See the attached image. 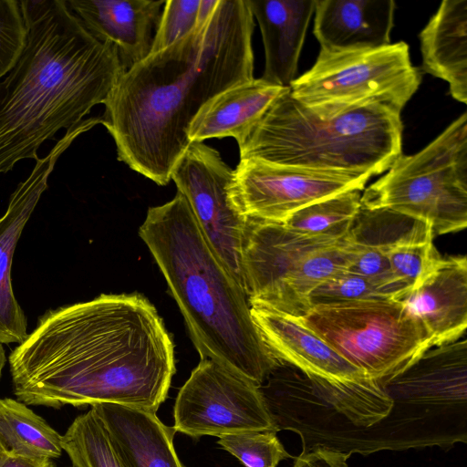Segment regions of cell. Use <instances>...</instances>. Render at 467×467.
I'll return each mask as SVG.
<instances>
[{"mask_svg":"<svg viewBox=\"0 0 467 467\" xmlns=\"http://www.w3.org/2000/svg\"><path fill=\"white\" fill-rule=\"evenodd\" d=\"M366 209H387L428 224L433 235L467 225V113L413 155L400 154L361 194Z\"/></svg>","mask_w":467,"mask_h":467,"instance_id":"52a82bcc","label":"cell"},{"mask_svg":"<svg viewBox=\"0 0 467 467\" xmlns=\"http://www.w3.org/2000/svg\"><path fill=\"white\" fill-rule=\"evenodd\" d=\"M370 178L365 173L285 166L248 158L240 159L229 191L243 216L283 223L316 202L364 190Z\"/></svg>","mask_w":467,"mask_h":467,"instance_id":"7c38bea8","label":"cell"},{"mask_svg":"<svg viewBox=\"0 0 467 467\" xmlns=\"http://www.w3.org/2000/svg\"><path fill=\"white\" fill-rule=\"evenodd\" d=\"M217 443L245 467H277L291 457L271 431H254L219 437Z\"/></svg>","mask_w":467,"mask_h":467,"instance_id":"83f0119b","label":"cell"},{"mask_svg":"<svg viewBox=\"0 0 467 467\" xmlns=\"http://www.w3.org/2000/svg\"><path fill=\"white\" fill-rule=\"evenodd\" d=\"M421 74L400 41L374 48L319 51L313 67L290 85V95L321 118L368 105L400 113L418 90Z\"/></svg>","mask_w":467,"mask_h":467,"instance_id":"9c48e42d","label":"cell"},{"mask_svg":"<svg viewBox=\"0 0 467 467\" xmlns=\"http://www.w3.org/2000/svg\"><path fill=\"white\" fill-rule=\"evenodd\" d=\"M423 326L431 347L454 342L467 327V259L441 257L432 272L400 299Z\"/></svg>","mask_w":467,"mask_h":467,"instance_id":"2e32d148","label":"cell"},{"mask_svg":"<svg viewBox=\"0 0 467 467\" xmlns=\"http://www.w3.org/2000/svg\"><path fill=\"white\" fill-rule=\"evenodd\" d=\"M233 176L234 170L216 150L192 141L175 164L171 180L187 199L222 263L244 288L242 249L246 217L231 200Z\"/></svg>","mask_w":467,"mask_h":467,"instance_id":"4fadbf2b","label":"cell"},{"mask_svg":"<svg viewBox=\"0 0 467 467\" xmlns=\"http://www.w3.org/2000/svg\"><path fill=\"white\" fill-rule=\"evenodd\" d=\"M26 36L20 1L0 0V78L18 60L26 46Z\"/></svg>","mask_w":467,"mask_h":467,"instance_id":"4dcf8cb0","label":"cell"},{"mask_svg":"<svg viewBox=\"0 0 467 467\" xmlns=\"http://www.w3.org/2000/svg\"><path fill=\"white\" fill-rule=\"evenodd\" d=\"M27 36L0 82V173L61 129L105 104L127 70L115 46L93 36L65 0L20 1Z\"/></svg>","mask_w":467,"mask_h":467,"instance_id":"277c9868","label":"cell"},{"mask_svg":"<svg viewBox=\"0 0 467 467\" xmlns=\"http://www.w3.org/2000/svg\"><path fill=\"white\" fill-rule=\"evenodd\" d=\"M424 72L449 83L467 103V0H444L419 34Z\"/></svg>","mask_w":467,"mask_h":467,"instance_id":"7402d4cb","label":"cell"},{"mask_svg":"<svg viewBox=\"0 0 467 467\" xmlns=\"http://www.w3.org/2000/svg\"><path fill=\"white\" fill-rule=\"evenodd\" d=\"M433 238L431 228L417 221L409 232L389 245L388 259L391 272L409 291L425 280L441 258Z\"/></svg>","mask_w":467,"mask_h":467,"instance_id":"4316f807","label":"cell"},{"mask_svg":"<svg viewBox=\"0 0 467 467\" xmlns=\"http://www.w3.org/2000/svg\"><path fill=\"white\" fill-rule=\"evenodd\" d=\"M126 467H185L173 445L176 431L155 412L114 403L91 406Z\"/></svg>","mask_w":467,"mask_h":467,"instance_id":"44dd1931","label":"cell"},{"mask_svg":"<svg viewBox=\"0 0 467 467\" xmlns=\"http://www.w3.org/2000/svg\"><path fill=\"white\" fill-rule=\"evenodd\" d=\"M259 24L265 48L262 79L289 88L297 65L316 0H248Z\"/></svg>","mask_w":467,"mask_h":467,"instance_id":"d6986e66","label":"cell"},{"mask_svg":"<svg viewBox=\"0 0 467 467\" xmlns=\"http://www.w3.org/2000/svg\"><path fill=\"white\" fill-rule=\"evenodd\" d=\"M61 436L28 405L0 398V443L7 454L57 459L63 452Z\"/></svg>","mask_w":467,"mask_h":467,"instance_id":"cb8c5ba5","label":"cell"},{"mask_svg":"<svg viewBox=\"0 0 467 467\" xmlns=\"http://www.w3.org/2000/svg\"><path fill=\"white\" fill-rule=\"evenodd\" d=\"M139 234L201 358L263 384L279 362L260 335L245 291L211 246L183 194L149 208Z\"/></svg>","mask_w":467,"mask_h":467,"instance_id":"5b68a950","label":"cell"},{"mask_svg":"<svg viewBox=\"0 0 467 467\" xmlns=\"http://www.w3.org/2000/svg\"><path fill=\"white\" fill-rule=\"evenodd\" d=\"M53 467H57L56 464ZM68 467H73V466H68Z\"/></svg>","mask_w":467,"mask_h":467,"instance_id":"e575fe53","label":"cell"},{"mask_svg":"<svg viewBox=\"0 0 467 467\" xmlns=\"http://www.w3.org/2000/svg\"><path fill=\"white\" fill-rule=\"evenodd\" d=\"M249 304L260 335L278 362L334 382L367 377L309 329L299 317L259 303Z\"/></svg>","mask_w":467,"mask_h":467,"instance_id":"9a60e30c","label":"cell"},{"mask_svg":"<svg viewBox=\"0 0 467 467\" xmlns=\"http://www.w3.org/2000/svg\"><path fill=\"white\" fill-rule=\"evenodd\" d=\"M7 360L16 400L56 410L114 403L156 413L175 373L172 340L139 294L47 310Z\"/></svg>","mask_w":467,"mask_h":467,"instance_id":"7a4b0ae2","label":"cell"},{"mask_svg":"<svg viewBox=\"0 0 467 467\" xmlns=\"http://www.w3.org/2000/svg\"><path fill=\"white\" fill-rule=\"evenodd\" d=\"M98 40L115 46L126 69L150 52L165 1L65 0Z\"/></svg>","mask_w":467,"mask_h":467,"instance_id":"e0dca14e","label":"cell"},{"mask_svg":"<svg viewBox=\"0 0 467 467\" xmlns=\"http://www.w3.org/2000/svg\"><path fill=\"white\" fill-rule=\"evenodd\" d=\"M278 431L302 453L367 455L467 441V341L433 347L396 374L328 381L279 363L259 386Z\"/></svg>","mask_w":467,"mask_h":467,"instance_id":"6da1fadb","label":"cell"},{"mask_svg":"<svg viewBox=\"0 0 467 467\" xmlns=\"http://www.w3.org/2000/svg\"><path fill=\"white\" fill-rule=\"evenodd\" d=\"M96 125L86 119L67 130L52 150L38 158L30 175L12 193L0 217V344L22 343L27 337L26 317L13 291L11 267L16 244L31 217L59 156L81 133Z\"/></svg>","mask_w":467,"mask_h":467,"instance_id":"5bb4252c","label":"cell"},{"mask_svg":"<svg viewBox=\"0 0 467 467\" xmlns=\"http://www.w3.org/2000/svg\"><path fill=\"white\" fill-rule=\"evenodd\" d=\"M360 192L348 191L316 202L296 211L283 223L306 234L344 238L360 211Z\"/></svg>","mask_w":467,"mask_h":467,"instance_id":"484cf974","label":"cell"},{"mask_svg":"<svg viewBox=\"0 0 467 467\" xmlns=\"http://www.w3.org/2000/svg\"><path fill=\"white\" fill-rule=\"evenodd\" d=\"M6 455H7L6 451L5 450V448L0 443V464L3 462V461L5 460Z\"/></svg>","mask_w":467,"mask_h":467,"instance_id":"836d02e7","label":"cell"},{"mask_svg":"<svg viewBox=\"0 0 467 467\" xmlns=\"http://www.w3.org/2000/svg\"><path fill=\"white\" fill-rule=\"evenodd\" d=\"M417 220L387 209L361 206L344 238L348 252L345 271L362 275L384 288L394 299L409 289L393 275L389 259V245L409 232Z\"/></svg>","mask_w":467,"mask_h":467,"instance_id":"ffe728a7","label":"cell"},{"mask_svg":"<svg viewBox=\"0 0 467 467\" xmlns=\"http://www.w3.org/2000/svg\"><path fill=\"white\" fill-rule=\"evenodd\" d=\"M344 238L306 234L282 223L246 217L242 270L248 301L304 316L314 289L346 269Z\"/></svg>","mask_w":467,"mask_h":467,"instance_id":"ba28073f","label":"cell"},{"mask_svg":"<svg viewBox=\"0 0 467 467\" xmlns=\"http://www.w3.org/2000/svg\"><path fill=\"white\" fill-rule=\"evenodd\" d=\"M372 299H394L371 280L341 271L320 284L310 295L311 306Z\"/></svg>","mask_w":467,"mask_h":467,"instance_id":"f1b7e54d","label":"cell"},{"mask_svg":"<svg viewBox=\"0 0 467 467\" xmlns=\"http://www.w3.org/2000/svg\"><path fill=\"white\" fill-rule=\"evenodd\" d=\"M392 0H316L313 34L320 50L374 49L390 43Z\"/></svg>","mask_w":467,"mask_h":467,"instance_id":"ac0fdd59","label":"cell"},{"mask_svg":"<svg viewBox=\"0 0 467 467\" xmlns=\"http://www.w3.org/2000/svg\"><path fill=\"white\" fill-rule=\"evenodd\" d=\"M55 462L50 459L26 458L7 454L0 467H53Z\"/></svg>","mask_w":467,"mask_h":467,"instance_id":"d6a6232c","label":"cell"},{"mask_svg":"<svg viewBox=\"0 0 467 467\" xmlns=\"http://www.w3.org/2000/svg\"><path fill=\"white\" fill-rule=\"evenodd\" d=\"M254 19L248 0H218L188 35L123 73L100 117L119 161L158 185L170 182L202 106L254 78Z\"/></svg>","mask_w":467,"mask_h":467,"instance_id":"3957f363","label":"cell"},{"mask_svg":"<svg viewBox=\"0 0 467 467\" xmlns=\"http://www.w3.org/2000/svg\"><path fill=\"white\" fill-rule=\"evenodd\" d=\"M289 89L261 78L229 88L202 106L190 125L188 138L192 142L224 137L238 140Z\"/></svg>","mask_w":467,"mask_h":467,"instance_id":"603a6c76","label":"cell"},{"mask_svg":"<svg viewBox=\"0 0 467 467\" xmlns=\"http://www.w3.org/2000/svg\"><path fill=\"white\" fill-rule=\"evenodd\" d=\"M289 90L236 140L240 159L372 177L388 171L402 154L400 112L368 105L321 118Z\"/></svg>","mask_w":467,"mask_h":467,"instance_id":"8992f818","label":"cell"},{"mask_svg":"<svg viewBox=\"0 0 467 467\" xmlns=\"http://www.w3.org/2000/svg\"><path fill=\"white\" fill-rule=\"evenodd\" d=\"M348 457L344 454L323 449L301 453L294 467H348Z\"/></svg>","mask_w":467,"mask_h":467,"instance_id":"1f68e13d","label":"cell"},{"mask_svg":"<svg viewBox=\"0 0 467 467\" xmlns=\"http://www.w3.org/2000/svg\"><path fill=\"white\" fill-rule=\"evenodd\" d=\"M299 318L373 379L398 373L432 348L420 320L396 299L316 305Z\"/></svg>","mask_w":467,"mask_h":467,"instance_id":"30bf717a","label":"cell"},{"mask_svg":"<svg viewBox=\"0 0 467 467\" xmlns=\"http://www.w3.org/2000/svg\"><path fill=\"white\" fill-rule=\"evenodd\" d=\"M61 447L73 467H126L92 408L75 418L61 436Z\"/></svg>","mask_w":467,"mask_h":467,"instance_id":"d4e9b609","label":"cell"},{"mask_svg":"<svg viewBox=\"0 0 467 467\" xmlns=\"http://www.w3.org/2000/svg\"><path fill=\"white\" fill-rule=\"evenodd\" d=\"M201 0L165 1L150 53L158 52L182 38L199 22Z\"/></svg>","mask_w":467,"mask_h":467,"instance_id":"f546056e","label":"cell"},{"mask_svg":"<svg viewBox=\"0 0 467 467\" xmlns=\"http://www.w3.org/2000/svg\"><path fill=\"white\" fill-rule=\"evenodd\" d=\"M258 384L202 358L180 389L174 430L192 438L278 430Z\"/></svg>","mask_w":467,"mask_h":467,"instance_id":"8fae6325","label":"cell"}]
</instances>
